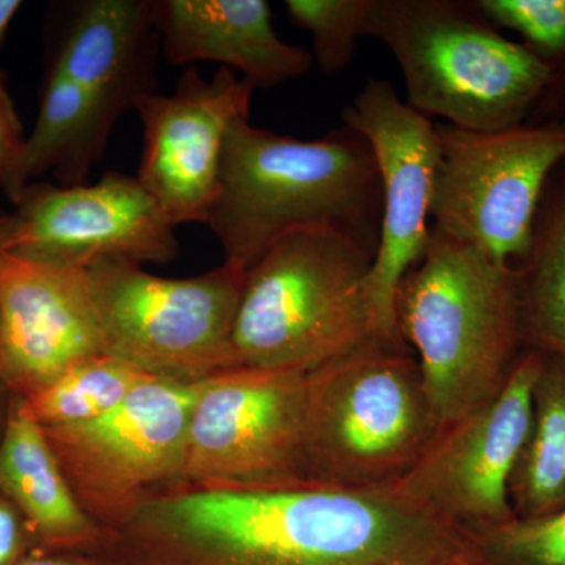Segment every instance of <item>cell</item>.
I'll use <instances>...</instances> for the list:
<instances>
[{
  "label": "cell",
  "instance_id": "obj_16",
  "mask_svg": "<svg viewBox=\"0 0 565 565\" xmlns=\"http://www.w3.org/2000/svg\"><path fill=\"white\" fill-rule=\"evenodd\" d=\"M152 14L172 65L217 62L253 88H273L305 76L315 62L277 35L266 0H152Z\"/></svg>",
  "mask_w": 565,
  "mask_h": 565
},
{
  "label": "cell",
  "instance_id": "obj_7",
  "mask_svg": "<svg viewBox=\"0 0 565 565\" xmlns=\"http://www.w3.org/2000/svg\"><path fill=\"white\" fill-rule=\"evenodd\" d=\"M245 274L223 264L200 277L166 278L131 262L93 264L87 278L104 355L185 384L239 367L233 332Z\"/></svg>",
  "mask_w": 565,
  "mask_h": 565
},
{
  "label": "cell",
  "instance_id": "obj_27",
  "mask_svg": "<svg viewBox=\"0 0 565 565\" xmlns=\"http://www.w3.org/2000/svg\"><path fill=\"white\" fill-rule=\"evenodd\" d=\"M33 539L21 512L0 493V565H18Z\"/></svg>",
  "mask_w": 565,
  "mask_h": 565
},
{
  "label": "cell",
  "instance_id": "obj_19",
  "mask_svg": "<svg viewBox=\"0 0 565 565\" xmlns=\"http://www.w3.org/2000/svg\"><path fill=\"white\" fill-rule=\"evenodd\" d=\"M111 132L98 104L81 85L52 66L35 128L0 188L17 202L32 180L54 170L63 185L85 184Z\"/></svg>",
  "mask_w": 565,
  "mask_h": 565
},
{
  "label": "cell",
  "instance_id": "obj_26",
  "mask_svg": "<svg viewBox=\"0 0 565 565\" xmlns=\"http://www.w3.org/2000/svg\"><path fill=\"white\" fill-rule=\"evenodd\" d=\"M24 132L17 107L0 73V184L6 180L24 143Z\"/></svg>",
  "mask_w": 565,
  "mask_h": 565
},
{
  "label": "cell",
  "instance_id": "obj_5",
  "mask_svg": "<svg viewBox=\"0 0 565 565\" xmlns=\"http://www.w3.org/2000/svg\"><path fill=\"white\" fill-rule=\"evenodd\" d=\"M373 262L326 226L282 236L245 274L233 332L241 366L310 374L377 338Z\"/></svg>",
  "mask_w": 565,
  "mask_h": 565
},
{
  "label": "cell",
  "instance_id": "obj_28",
  "mask_svg": "<svg viewBox=\"0 0 565 565\" xmlns=\"http://www.w3.org/2000/svg\"><path fill=\"white\" fill-rule=\"evenodd\" d=\"M18 230V218L14 214L0 211V250H9Z\"/></svg>",
  "mask_w": 565,
  "mask_h": 565
},
{
  "label": "cell",
  "instance_id": "obj_29",
  "mask_svg": "<svg viewBox=\"0 0 565 565\" xmlns=\"http://www.w3.org/2000/svg\"><path fill=\"white\" fill-rule=\"evenodd\" d=\"M22 2L20 0H0V43L6 36L7 29L10 28L11 21L20 11Z\"/></svg>",
  "mask_w": 565,
  "mask_h": 565
},
{
  "label": "cell",
  "instance_id": "obj_13",
  "mask_svg": "<svg viewBox=\"0 0 565 565\" xmlns=\"http://www.w3.org/2000/svg\"><path fill=\"white\" fill-rule=\"evenodd\" d=\"M9 250L87 270L99 262L167 264L180 255L177 226L136 178L107 172L95 184L28 185L18 196Z\"/></svg>",
  "mask_w": 565,
  "mask_h": 565
},
{
  "label": "cell",
  "instance_id": "obj_22",
  "mask_svg": "<svg viewBox=\"0 0 565 565\" xmlns=\"http://www.w3.org/2000/svg\"><path fill=\"white\" fill-rule=\"evenodd\" d=\"M151 375L109 355L93 356L25 396L43 427L73 426L98 418L150 381Z\"/></svg>",
  "mask_w": 565,
  "mask_h": 565
},
{
  "label": "cell",
  "instance_id": "obj_4",
  "mask_svg": "<svg viewBox=\"0 0 565 565\" xmlns=\"http://www.w3.org/2000/svg\"><path fill=\"white\" fill-rule=\"evenodd\" d=\"M429 233L394 308L441 429L493 401L526 348L515 267L433 226Z\"/></svg>",
  "mask_w": 565,
  "mask_h": 565
},
{
  "label": "cell",
  "instance_id": "obj_23",
  "mask_svg": "<svg viewBox=\"0 0 565 565\" xmlns=\"http://www.w3.org/2000/svg\"><path fill=\"white\" fill-rule=\"evenodd\" d=\"M478 565H565V509L467 534Z\"/></svg>",
  "mask_w": 565,
  "mask_h": 565
},
{
  "label": "cell",
  "instance_id": "obj_17",
  "mask_svg": "<svg viewBox=\"0 0 565 565\" xmlns=\"http://www.w3.org/2000/svg\"><path fill=\"white\" fill-rule=\"evenodd\" d=\"M159 47L152 0H85L74 9L52 66L81 85L114 128L156 93Z\"/></svg>",
  "mask_w": 565,
  "mask_h": 565
},
{
  "label": "cell",
  "instance_id": "obj_24",
  "mask_svg": "<svg viewBox=\"0 0 565 565\" xmlns=\"http://www.w3.org/2000/svg\"><path fill=\"white\" fill-rule=\"evenodd\" d=\"M285 9L289 21L313 39V61L323 74L351 65L370 0H286Z\"/></svg>",
  "mask_w": 565,
  "mask_h": 565
},
{
  "label": "cell",
  "instance_id": "obj_6",
  "mask_svg": "<svg viewBox=\"0 0 565 565\" xmlns=\"http://www.w3.org/2000/svg\"><path fill=\"white\" fill-rule=\"evenodd\" d=\"M440 433L405 343L371 338L308 374L305 451L315 487L396 484Z\"/></svg>",
  "mask_w": 565,
  "mask_h": 565
},
{
  "label": "cell",
  "instance_id": "obj_11",
  "mask_svg": "<svg viewBox=\"0 0 565 565\" xmlns=\"http://www.w3.org/2000/svg\"><path fill=\"white\" fill-rule=\"evenodd\" d=\"M539 366L541 352L526 348L501 393L441 427L394 489L465 534L514 520L509 484L530 434Z\"/></svg>",
  "mask_w": 565,
  "mask_h": 565
},
{
  "label": "cell",
  "instance_id": "obj_9",
  "mask_svg": "<svg viewBox=\"0 0 565 565\" xmlns=\"http://www.w3.org/2000/svg\"><path fill=\"white\" fill-rule=\"evenodd\" d=\"M199 385L150 379L92 422L41 426L77 504L99 531H120L145 504L184 487Z\"/></svg>",
  "mask_w": 565,
  "mask_h": 565
},
{
  "label": "cell",
  "instance_id": "obj_3",
  "mask_svg": "<svg viewBox=\"0 0 565 565\" xmlns=\"http://www.w3.org/2000/svg\"><path fill=\"white\" fill-rule=\"evenodd\" d=\"M363 36L396 58L408 106L459 128L545 121L565 102L564 77L501 35L476 2L370 0Z\"/></svg>",
  "mask_w": 565,
  "mask_h": 565
},
{
  "label": "cell",
  "instance_id": "obj_2",
  "mask_svg": "<svg viewBox=\"0 0 565 565\" xmlns=\"http://www.w3.org/2000/svg\"><path fill=\"white\" fill-rule=\"evenodd\" d=\"M206 225L226 266L247 273L277 241L326 226L375 256L382 184L373 148L343 126L316 140L234 118L223 143L217 193Z\"/></svg>",
  "mask_w": 565,
  "mask_h": 565
},
{
  "label": "cell",
  "instance_id": "obj_14",
  "mask_svg": "<svg viewBox=\"0 0 565 565\" xmlns=\"http://www.w3.org/2000/svg\"><path fill=\"white\" fill-rule=\"evenodd\" d=\"M253 90L232 70L222 66L204 79L189 66L172 93H152L137 104L143 125L137 180L177 228L207 222L226 132L234 118L250 117Z\"/></svg>",
  "mask_w": 565,
  "mask_h": 565
},
{
  "label": "cell",
  "instance_id": "obj_25",
  "mask_svg": "<svg viewBox=\"0 0 565 565\" xmlns=\"http://www.w3.org/2000/svg\"><path fill=\"white\" fill-rule=\"evenodd\" d=\"M494 28L511 29L565 79V0H478Z\"/></svg>",
  "mask_w": 565,
  "mask_h": 565
},
{
  "label": "cell",
  "instance_id": "obj_30",
  "mask_svg": "<svg viewBox=\"0 0 565 565\" xmlns=\"http://www.w3.org/2000/svg\"><path fill=\"white\" fill-rule=\"evenodd\" d=\"M11 401H13V393L10 392L9 386L3 384L2 379H0V435L3 433L7 418H9Z\"/></svg>",
  "mask_w": 565,
  "mask_h": 565
},
{
  "label": "cell",
  "instance_id": "obj_10",
  "mask_svg": "<svg viewBox=\"0 0 565 565\" xmlns=\"http://www.w3.org/2000/svg\"><path fill=\"white\" fill-rule=\"evenodd\" d=\"M308 374L239 366L200 382L182 489L308 487Z\"/></svg>",
  "mask_w": 565,
  "mask_h": 565
},
{
  "label": "cell",
  "instance_id": "obj_8",
  "mask_svg": "<svg viewBox=\"0 0 565 565\" xmlns=\"http://www.w3.org/2000/svg\"><path fill=\"white\" fill-rule=\"evenodd\" d=\"M435 132L430 226L516 269L533 247L550 177L565 162V121L498 131L437 122Z\"/></svg>",
  "mask_w": 565,
  "mask_h": 565
},
{
  "label": "cell",
  "instance_id": "obj_31",
  "mask_svg": "<svg viewBox=\"0 0 565 565\" xmlns=\"http://www.w3.org/2000/svg\"><path fill=\"white\" fill-rule=\"evenodd\" d=\"M18 565H79L61 559V557L31 555L25 556Z\"/></svg>",
  "mask_w": 565,
  "mask_h": 565
},
{
  "label": "cell",
  "instance_id": "obj_18",
  "mask_svg": "<svg viewBox=\"0 0 565 565\" xmlns=\"http://www.w3.org/2000/svg\"><path fill=\"white\" fill-rule=\"evenodd\" d=\"M0 493L44 544H73L99 533L71 492L28 401L17 394L0 435Z\"/></svg>",
  "mask_w": 565,
  "mask_h": 565
},
{
  "label": "cell",
  "instance_id": "obj_15",
  "mask_svg": "<svg viewBox=\"0 0 565 565\" xmlns=\"http://www.w3.org/2000/svg\"><path fill=\"white\" fill-rule=\"evenodd\" d=\"M104 355L87 270L0 250V379L29 396Z\"/></svg>",
  "mask_w": 565,
  "mask_h": 565
},
{
  "label": "cell",
  "instance_id": "obj_12",
  "mask_svg": "<svg viewBox=\"0 0 565 565\" xmlns=\"http://www.w3.org/2000/svg\"><path fill=\"white\" fill-rule=\"evenodd\" d=\"M344 126L373 148L382 184L381 241L367 275L375 334L405 343L397 330L396 292L429 243L438 162L435 122L399 98L388 81L364 85L343 111Z\"/></svg>",
  "mask_w": 565,
  "mask_h": 565
},
{
  "label": "cell",
  "instance_id": "obj_21",
  "mask_svg": "<svg viewBox=\"0 0 565 565\" xmlns=\"http://www.w3.org/2000/svg\"><path fill=\"white\" fill-rule=\"evenodd\" d=\"M539 352L530 434L509 484L516 519L565 509V360Z\"/></svg>",
  "mask_w": 565,
  "mask_h": 565
},
{
  "label": "cell",
  "instance_id": "obj_1",
  "mask_svg": "<svg viewBox=\"0 0 565 565\" xmlns=\"http://www.w3.org/2000/svg\"><path fill=\"white\" fill-rule=\"evenodd\" d=\"M120 531L191 565H478L463 531L393 486L177 489Z\"/></svg>",
  "mask_w": 565,
  "mask_h": 565
},
{
  "label": "cell",
  "instance_id": "obj_20",
  "mask_svg": "<svg viewBox=\"0 0 565 565\" xmlns=\"http://www.w3.org/2000/svg\"><path fill=\"white\" fill-rule=\"evenodd\" d=\"M519 273L525 348L565 360V162L550 177Z\"/></svg>",
  "mask_w": 565,
  "mask_h": 565
}]
</instances>
